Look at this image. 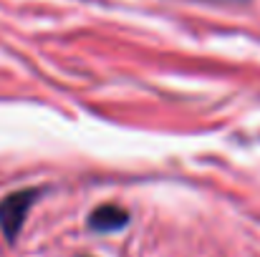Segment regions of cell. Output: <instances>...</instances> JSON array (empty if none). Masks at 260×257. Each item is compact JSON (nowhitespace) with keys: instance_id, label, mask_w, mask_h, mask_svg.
I'll return each mask as SVG.
<instances>
[{"instance_id":"cell-2","label":"cell","mask_w":260,"mask_h":257,"mask_svg":"<svg viewBox=\"0 0 260 257\" xmlns=\"http://www.w3.org/2000/svg\"><path fill=\"white\" fill-rule=\"evenodd\" d=\"M129 225V212L119 204H101L88 214V227L96 232H116Z\"/></svg>"},{"instance_id":"cell-1","label":"cell","mask_w":260,"mask_h":257,"mask_svg":"<svg viewBox=\"0 0 260 257\" xmlns=\"http://www.w3.org/2000/svg\"><path fill=\"white\" fill-rule=\"evenodd\" d=\"M38 194H41V189H20V192L8 194L0 202V227H3V235L10 242L18 240L20 227H23V222L28 217V209L33 207Z\"/></svg>"},{"instance_id":"cell-3","label":"cell","mask_w":260,"mask_h":257,"mask_svg":"<svg viewBox=\"0 0 260 257\" xmlns=\"http://www.w3.org/2000/svg\"><path fill=\"white\" fill-rule=\"evenodd\" d=\"M207 3H245V0H207Z\"/></svg>"}]
</instances>
